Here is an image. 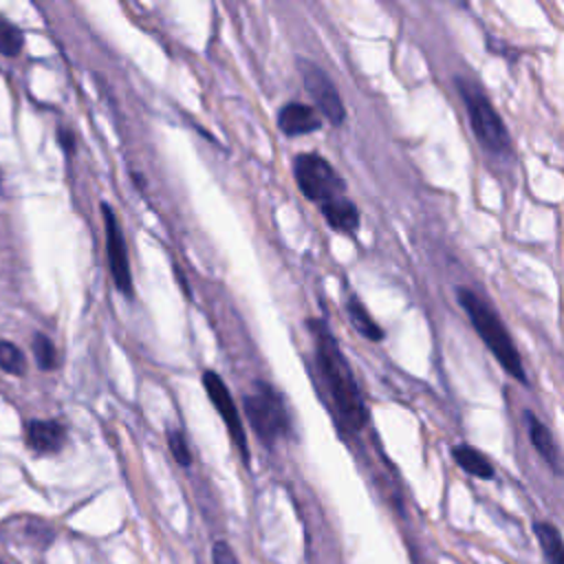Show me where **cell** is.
<instances>
[{"label": "cell", "mask_w": 564, "mask_h": 564, "mask_svg": "<svg viewBox=\"0 0 564 564\" xmlns=\"http://www.w3.org/2000/svg\"><path fill=\"white\" fill-rule=\"evenodd\" d=\"M313 335H315V350H317V364L324 375V381L328 386V392L333 397V403L337 408L339 419L348 430H361L368 421V410L364 405V397L359 392V386L355 381V375L346 361V357L339 350V344L335 341L333 333L324 322L311 319L308 322Z\"/></svg>", "instance_id": "6da1fadb"}, {"label": "cell", "mask_w": 564, "mask_h": 564, "mask_svg": "<svg viewBox=\"0 0 564 564\" xmlns=\"http://www.w3.org/2000/svg\"><path fill=\"white\" fill-rule=\"evenodd\" d=\"M456 297H458L460 306L465 308L471 326L476 328V333L480 335L485 346L491 350V355L498 359V364L505 368V372L511 375L513 379H518L520 383H524L527 375L522 368V359L518 355L516 344L511 341L507 326L502 324L500 315L496 313V308H491L478 293H474L471 289H465V286H460L456 291Z\"/></svg>", "instance_id": "7a4b0ae2"}, {"label": "cell", "mask_w": 564, "mask_h": 564, "mask_svg": "<svg viewBox=\"0 0 564 564\" xmlns=\"http://www.w3.org/2000/svg\"><path fill=\"white\" fill-rule=\"evenodd\" d=\"M458 93L465 101L471 130L476 139L491 152H509V132L498 115V110L491 106L489 97L482 93V88L476 82H469L465 77L456 79Z\"/></svg>", "instance_id": "3957f363"}, {"label": "cell", "mask_w": 564, "mask_h": 564, "mask_svg": "<svg viewBox=\"0 0 564 564\" xmlns=\"http://www.w3.org/2000/svg\"><path fill=\"white\" fill-rule=\"evenodd\" d=\"M256 390L242 399L245 416L262 443H273L289 432V412L282 397L269 383H256Z\"/></svg>", "instance_id": "277c9868"}, {"label": "cell", "mask_w": 564, "mask_h": 564, "mask_svg": "<svg viewBox=\"0 0 564 564\" xmlns=\"http://www.w3.org/2000/svg\"><path fill=\"white\" fill-rule=\"evenodd\" d=\"M293 176L302 194L311 200L326 203L330 198L344 196L346 183L335 172V167L317 152H302L293 161Z\"/></svg>", "instance_id": "5b68a950"}, {"label": "cell", "mask_w": 564, "mask_h": 564, "mask_svg": "<svg viewBox=\"0 0 564 564\" xmlns=\"http://www.w3.org/2000/svg\"><path fill=\"white\" fill-rule=\"evenodd\" d=\"M101 216H104V227H106V256H108V267H110L115 289L119 293H123L126 297H132L134 295L132 273H130V264H128V249H126L119 218L108 203H101Z\"/></svg>", "instance_id": "8992f818"}, {"label": "cell", "mask_w": 564, "mask_h": 564, "mask_svg": "<svg viewBox=\"0 0 564 564\" xmlns=\"http://www.w3.org/2000/svg\"><path fill=\"white\" fill-rule=\"evenodd\" d=\"M300 73H302V82H304L308 95L313 97L315 106L319 108V112L333 126H339L346 117V110H344V101H341L335 84L330 82V77L317 64L306 62V59L300 62Z\"/></svg>", "instance_id": "52a82bcc"}, {"label": "cell", "mask_w": 564, "mask_h": 564, "mask_svg": "<svg viewBox=\"0 0 564 564\" xmlns=\"http://www.w3.org/2000/svg\"><path fill=\"white\" fill-rule=\"evenodd\" d=\"M203 386H205L207 397L214 403L216 412L223 416V421H225V425H227V430H229V434L234 438V445L240 449V454H242V458L247 463L249 460L247 436H245V427H242V421H240V414H238V405L234 403L227 383L214 370H205L203 372Z\"/></svg>", "instance_id": "ba28073f"}, {"label": "cell", "mask_w": 564, "mask_h": 564, "mask_svg": "<svg viewBox=\"0 0 564 564\" xmlns=\"http://www.w3.org/2000/svg\"><path fill=\"white\" fill-rule=\"evenodd\" d=\"M66 427L55 419H31L24 425V443L35 454H57L64 447Z\"/></svg>", "instance_id": "9c48e42d"}, {"label": "cell", "mask_w": 564, "mask_h": 564, "mask_svg": "<svg viewBox=\"0 0 564 564\" xmlns=\"http://www.w3.org/2000/svg\"><path fill=\"white\" fill-rule=\"evenodd\" d=\"M278 126L286 137H300L319 130L322 121L313 106H306L302 101H289L278 112Z\"/></svg>", "instance_id": "30bf717a"}, {"label": "cell", "mask_w": 564, "mask_h": 564, "mask_svg": "<svg viewBox=\"0 0 564 564\" xmlns=\"http://www.w3.org/2000/svg\"><path fill=\"white\" fill-rule=\"evenodd\" d=\"M527 419V430H529V438L535 447V452L546 460V465L555 471V474H562V460H560V452H557V445L553 441V434L549 432V427L533 414V412H527L524 414Z\"/></svg>", "instance_id": "8fae6325"}, {"label": "cell", "mask_w": 564, "mask_h": 564, "mask_svg": "<svg viewBox=\"0 0 564 564\" xmlns=\"http://www.w3.org/2000/svg\"><path fill=\"white\" fill-rule=\"evenodd\" d=\"M322 214H324L326 223L337 231L350 234L359 225V212H357L355 203L348 200L346 196H337V198L322 203Z\"/></svg>", "instance_id": "7c38bea8"}, {"label": "cell", "mask_w": 564, "mask_h": 564, "mask_svg": "<svg viewBox=\"0 0 564 564\" xmlns=\"http://www.w3.org/2000/svg\"><path fill=\"white\" fill-rule=\"evenodd\" d=\"M452 456H454L456 465L463 471H467L469 476L480 478V480H491L494 478V465L489 463V458L480 449L460 443V445L452 447Z\"/></svg>", "instance_id": "4fadbf2b"}, {"label": "cell", "mask_w": 564, "mask_h": 564, "mask_svg": "<svg viewBox=\"0 0 564 564\" xmlns=\"http://www.w3.org/2000/svg\"><path fill=\"white\" fill-rule=\"evenodd\" d=\"M533 533L538 538L546 564H564V538L560 529L546 520H540L533 524Z\"/></svg>", "instance_id": "5bb4252c"}, {"label": "cell", "mask_w": 564, "mask_h": 564, "mask_svg": "<svg viewBox=\"0 0 564 564\" xmlns=\"http://www.w3.org/2000/svg\"><path fill=\"white\" fill-rule=\"evenodd\" d=\"M346 311H348V317H350V324L355 326V330L366 337V339H372V341H379L383 339V330L381 326L370 317V313L366 311V306L352 295L348 297L346 302Z\"/></svg>", "instance_id": "9a60e30c"}, {"label": "cell", "mask_w": 564, "mask_h": 564, "mask_svg": "<svg viewBox=\"0 0 564 564\" xmlns=\"http://www.w3.org/2000/svg\"><path fill=\"white\" fill-rule=\"evenodd\" d=\"M31 350H33V357H35V361L42 370H55L59 366L57 348H55V344L51 341L48 335L35 333L33 341H31Z\"/></svg>", "instance_id": "2e32d148"}, {"label": "cell", "mask_w": 564, "mask_h": 564, "mask_svg": "<svg viewBox=\"0 0 564 564\" xmlns=\"http://www.w3.org/2000/svg\"><path fill=\"white\" fill-rule=\"evenodd\" d=\"M0 368L9 375H15V377L24 375L26 359H24V352L13 341L0 339Z\"/></svg>", "instance_id": "e0dca14e"}, {"label": "cell", "mask_w": 564, "mask_h": 564, "mask_svg": "<svg viewBox=\"0 0 564 564\" xmlns=\"http://www.w3.org/2000/svg\"><path fill=\"white\" fill-rule=\"evenodd\" d=\"M22 44H24L22 31L13 22L0 15V53L7 57H13L22 51Z\"/></svg>", "instance_id": "ac0fdd59"}, {"label": "cell", "mask_w": 564, "mask_h": 564, "mask_svg": "<svg viewBox=\"0 0 564 564\" xmlns=\"http://www.w3.org/2000/svg\"><path fill=\"white\" fill-rule=\"evenodd\" d=\"M167 447L181 467H187L192 463V452H189L185 434L181 430H167Z\"/></svg>", "instance_id": "d6986e66"}, {"label": "cell", "mask_w": 564, "mask_h": 564, "mask_svg": "<svg viewBox=\"0 0 564 564\" xmlns=\"http://www.w3.org/2000/svg\"><path fill=\"white\" fill-rule=\"evenodd\" d=\"M212 562L214 564H240L236 553H234V549L227 542H223V540L214 542V546H212Z\"/></svg>", "instance_id": "ffe728a7"}, {"label": "cell", "mask_w": 564, "mask_h": 564, "mask_svg": "<svg viewBox=\"0 0 564 564\" xmlns=\"http://www.w3.org/2000/svg\"><path fill=\"white\" fill-rule=\"evenodd\" d=\"M75 141H77V137H75V132L70 128H66V126L57 128V143H59V148L66 154H70L75 150Z\"/></svg>", "instance_id": "44dd1931"}]
</instances>
